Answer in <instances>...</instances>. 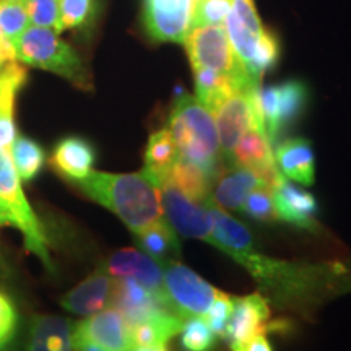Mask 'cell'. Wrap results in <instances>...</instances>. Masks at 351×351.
Segmentation results:
<instances>
[{
  "instance_id": "obj_37",
  "label": "cell",
  "mask_w": 351,
  "mask_h": 351,
  "mask_svg": "<svg viewBox=\"0 0 351 351\" xmlns=\"http://www.w3.org/2000/svg\"><path fill=\"white\" fill-rule=\"evenodd\" d=\"M231 351H274V348H271V343L263 333V335H256L249 340L231 345Z\"/></svg>"
},
{
  "instance_id": "obj_29",
  "label": "cell",
  "mask_w": 351,
  "mask_h": 351,
  "mask_svg": "<svg viewBox=\"0 0 351 351\" xmlns=\"http://www.w3.org/2000/svg\"><path fill=\"white\" fill-rule=\"evenodd\" d=\"M29 26L25 3L0 2V39L16 49L20 38Z\"/></svg>"
},
{
  "instance_id": "obj_17",
  "label": "cell",
  "mask_w": 351,
  "mask_h": 351,
  "mask_svg": "<svg viewBox=\"0 0 351 351\" xmlns=\"http://www.w3.org/2000/svg\"><path fill=\"white\" fill-rule=\"evenodd\" d=\"M103 267L114 278L135 280L158 295H165L163 265L148 254L137 249H121L114 252Z\"/></svg>"
},
{
  "instance_id": "obj_27",
  "label": "cell",
  "mask_w": 351,
  "mask_h": 351,
  "mask_svg": "<svg viewBox=\"0 0 351 351\" xmlns=\"http://www.w3.org/2000/svg\"><path fill=\"white\" fill-rule=\"evenodd\" d=\"M137 241L142 251L155 258L160 263L171 262L181 256V244H179L178 232L169 225L168 219H161L160 223L140 232Z\"/></svg>"
},
{
  "instance_id": "obj_14",
  "label": "cell",
  "mask_w": 351,
  "mask_h": 351,
  "mask_svg": "<svg viewBox=\"0 0 351 351\" xmlns=\"http://www.w3.org/2000/svg\"><path fill=\"white\" fill-rule=\"evenodd\" d=\"M75 335L103 346L108 351H132L130 326L116 307L109 306L75 324Z\"/></svg>"
},
{
  "instance_id": "obj_36",
  "label": "cell",
  "mask_w": 351,
  "mask_h": 351,
  "mask_svg": "<svg viewBox=\"0 0 351 351\" xmlns=\"http://www.w3.org/2000/svg\"><path fill=\"white\" fill-rule=\"evenodd\" d=\"M16 322H19V315H16L15 306L10 298L0 291V350L10 343L16 332Z\"/></svg>"
},
{
  "instance_id": "obj_8",
  "label": "cell",
  "mask_w": 351,
  "mask_h": 351,
  "mask_svg": "<svg viewBox=\"0 0 351 351\" xmlns=\"http://www.w3.org/2000/svg\"><path fill=\"white\" fill-rule=\"evenodd\" d=\"M165 295L182 319L204 317L219 289L182 263L171 261L163 265Z\"/></svg>"
},
{
  "instance_id": "obj_12",
  "label": "cell",
  "mask_w": 351,
  "mask_h": 351,
  "mask_svg": "<svg viewBox=\"0 0 351 351\" xmlns=\"http://www.w3.org/2000/svg\"><path fill=\"white\" fill-rule=\"evenodd\" d=\"M111 306L124 314L129 326L176 313L166 295H158L130 278H116Z\"/></svg>"
},
{
  "instance_id": "obj_23",
  "label": "cell",
  "mask_w": 351,
  "mask_h": 351,
  "mask_svg": "<svg viewBox=\"0 0 351 351\" xmlns=\"http://www.w3.org/2000/svg\"><path fill=\"white\" fill-rule=\"evenodd\" d=\"M258 186L261 182L252 171L230 165V169L217 174L213 194L208 200L223 210L241 212L245 197Z\"/></svg>"
},
{
  "instance_id": "obj_9",
  "label": "cell",
  "mask_w": 351,
  "mask_h": 351,
  "mask_svg": "<svg viewBox=\"0 0 351 351\" xmlns=\"http://www.w3.org/2000/svg\"><path fill=\"white\" fill-rule=\"evenodd\" d=\"M252 91L254 88L232 91V93L219 98L210 108L215 124H217L219 145H221V152L225 158L230 156L232 148L238 145L245 132L251 127H257L256 109L252 104Z\"/></svg>"
},
{
  "instance_id": "obj_33",
  "label": "cell",
  "mask_w": 351,
  "mask_h": 351,
  "mask_svg": "<svg viewBox=\"0 0 351 351\" xmlns=\"http://www.w3.org/2000/svg\"><path fill=\"white\" fill-rule=\"evenodd\" d=\"M231 0H195L191 28L205 25H225Z\"/></svg>"
},
{
  "instance_id": "obj_7",
  "label": "cell",
  "mask_w": 351,
  "mask_h": 351,
  "mask_svg": "<svg viewBox=\"0 0 351 351\" xmlns=\"http://www.w3.org/2000/svg\"><path fill=\"white\" fill-rule=\"evenodd\" d=\"M189 60L194 69H207L239 80L254 83L232 49L226 28L223 25L194 26L184 38ZM256 85V83H254Z\"/></svg>"
},
{
  "instance_id": "obj_38",
  "label": "cell",
  "mask_w": 351,
  "mask_h": 351,
  "mask_svg": "<svg viewBox=\"0 0 351 351\" xmlns=\"http://www.w3.org/2000/svg\"><path fill=\"white\" fill-rule=\"evenodd\" d=\"M12 60H16V49L3 41V39H0V70L7 62H12Z\"/></svg>"
},
{
  "instance_id": "obj_4",
  "label": "cell",
  "mask_w": 351,
  "mask_h": 351,
  "mask_svg": "<svg viewBox=\"0 0 351 351\" xmlns=\"http://www.w3.org/2000/svg\"><path fill=\"white\" fill-rule=\"evenodd\" d=\"M16 60L56 73L80 90L90 91L93 88L80 56L51 28L29 26L16 46Z\"/></svg>"
},
{
  "instance_id": "obj_10",
  "label": "cell",
  "mask_w": 351,
  "mask_h": 351,
  "mask_svg": "<svg viewBox=\"0 0 351 351\" xmlns=\"http://www.w3.org/2000/svg\"><path fill=\"white\" fill-rule=\"evenodd\" d=\"M194 7L195 0H143L145 32L156 43H182Z\"/></svg>"
},
{
  "instance_id": "obj_15",
  "label": "cell",
  "mask_w": 351,
  "mask_h": 351,
  "mask_svg": "<svg viewBox=\"0 0 351 351\" xmlns=\"http://www.w3.org/2000/svg\"><path fill=\"white\" fill-rule=\"evenodd\" d=\"M270 317L269 301L261 293L232 298V313L228 322L225 339L231 346L256 335H263L269 328L267 324Z\"/></svg>"
},
{
  "instance_id": "obj_24",
  "label": "cell",
  "mask_w": 351,
  "mask_h": 351,
  "mask_svg": "<svg viewBox=\"0 0 351 351\" xmlns=\"http://www.w3.org/2000/svg\"><path fill=\"white\" fill-rule=\"evenodd\" d=\"M226 160L231 166L245 168L252 171L254 174L276 165L274 145L267 137L265 132L258 129V127H251L245 132Z\"/></svg>"
},
{
  "instance_id": "obj_18",
  "label": "cell",
  "mask_w": 351,
  "mask_h": 351,
  "mask_svg": "<svg viewBox=\"0 0 351 351\" xmlns=\"http://www.w3.org/2000/svg\"><path fill=\"white\" fill-rule=\"evenodd\" d=\"M26 351H78L75 322L60 315H36L29 326Z\"/></svg>"
},
{
  "instance_id": "obj_21",
  "label": "cell",
  "mask_w": 351,
  "mask_h": 351,
  "mask_svg": "<svg viewBox=\"0 0 351 351\" xmlns=\"http://www.w3.org/2000/svg\"><path fill=\"white\" fill-rule=\"evenodd\" d=\"M26 83V70L19 64V60H12L3 65L0 70V147L10 150L15 142V99L16 95Z\"/></svg>"
},
{
  "instance_id": "obj_6",
  "label": "cell",
  "mask_w": 351,
  "mask_h": 351,
  "mask_svg": "<svg viewBox=\"0 0 351 351\" xmlns=\"http://www.w3.org/2000/svg\"><path fill=\"white\" fill-rule=\"evenodd\" d=\"M309 91L300 80H288L278 85L257 86L252 91L257 127L267 134L271 145H276L280 135L298 121L304 111Z\"/></svg>"
},
{
  "instance_id": "obj_25",
  "label": "cell",
  "mask_w": 351,
  "mask_h": 351,
  "mask_svg": "<svg viewBox=\"0 0 351 351\" xmlns=\"http://www.w3.org/2000/svg\"><path fill=\"white\" fill-rule=\"evenodd\" d=\"M143 173L150 178L156 187L168 182L171 169L179 160V150L173 135L168 129H161L152 134L145 148Z\"/></svg>"
},
{
  "instance_id": "obj_19",
  "label": "cell",
  "mask_w": 351,
  "mask_h": 351,
  "mask_svg": "<svg viewBox=\"0 0 351 351\" xmlns=\"http://www.w3.org/2000/svg\"><path fill=\"white\" fill-rule=\"evenodd\" d=\"M274 200L278 219L301 230H317L319 205L313 194L302 191L301 187L285 181L276 191H274Z\"/></svg>"
},
{
  "instance_id": "obj_40",
  "label": "cell",
  "mask_w": 351,
  "mask_h": 351,
  "mask_svg": "<svg viewBox=\"0 0 351 351\" xmlns=\"http://www.w3.org/2000/svg\"><path fill=\"white\" fill-rule=\"evenodd\" d=\"M132 351H171L168 343H161V345H152V346H137Z\"/></svg>"
},
{
  "instance_id": "obj_42",
  "label": "cell",
  "mask_w": 351,
  "mask_h": 351,
  "mask_svg": "<svg viewBox=\"0 0 351 351\" xmlns=\"http://www.w3.org/2000/svg\"><path fill=\"white\" fill-rule=\"evenodd\" d=\"M0 2H15V3H25V0H0Z\"/></svg>"
},
{
  "instance_id": "obj_20",
  "label": "cell",
  "mask_w": 351,
  "mask_h": 351,
  "mask_svg": "<svg viewBox=\"0 0 351 351\" xmlns=\"http://www.w3.org/2000/svg\"><path fill=\"white\" fill-rule=\"evenodd\" d=\"M95 147L82 137H65L54 147L51 166L69 182H77L93 171Z\"/></svg>"
},
{
  "instance_id": "obj_2",
  "label": "cell",
  "mask_w": 351,
  "mask_h": 351,
  "mask_svg": "<svg viewBox=\"0 0 351 351\" xmlns=\"http://www.w3.org/2000/svg\"><path fill=\"white\" fill-rule=\"evenodd\" d=\"M73 186L88 199L117 215L135 236L165 219L160 189L143 171L130 174L91 171Z\"/></svg>"
},
{
  "instance_id": "obj_35",
  "label": "cell",
  "mask_w": 351,
  "mask_h": 351,
  "mask_svg": "<svg viewBox=\"0 0 351 351\" xmlns=\"http://www.w3.org/2000/svg\"><path fill=\"white\" fill-rule=\"evenodd\" d=\"M231 313H232V296L219 291L218 296L215 298L213 304L210 306V309L207 311V314L204 315L210 328H212L213 333L218 337V339H225Z\"/></svg>"
},
{
  "instance_id": "obj_26",
  "label": "cell",
  "mask_w": 351,
  "mask_h": 351,
  "mask_svg": "<svg viewBox=\"0 0 351 351\" xmlns=\"http://www.w3.org/2000/svg\"><path fill=\"white\" fill-rule=\"evenodd\" d=\"M215 179L217 176L202 168L200 165L179 158L171 169L168 182L179 189L189 199L204 204L210 199V191H212V182Z\"/></svg>"
},
{
  "instance_id": "obj_22",
  "label": "cell",
  "mask_w": 351,
  "mask_h": 351,
  "mask_svg": "<svg viewBox=\"0 0 351 351\" xmlns=\"http://www.w3.org/2000/svg\"><path fill=\"white\" fill-rule=\"evenodd\" d=\"M275 163L285 178L313 186L315 179V158L313 145L306 138H288L275 147Z\"/></svg>"
},
{
  "instance_id": "obj_3",
  "label": "cell",
  "mask_w": 351,
  "mask_h": 351,
  "mask_svg": "<svg viewBox=\"0 0 351 351\" xmlns=\"http://www.w3.org/2000/svg\"><path fill=\"white\" fill-rule=\"evenodd\" d=\"M168 130L178 145L179 158L200 165L215 176L223 152L213 114L202 101L181 93L174 99Z\"/></svg>"
},
{
  "instance_id": "obj_13",
  "label": "cell",
  "mask_w": 351,
  "mask_h": 351,
  "mask_svg": "<svg viewBox=\"0 0 351 351\" xmlns=\"http://www.w3.org/2000/svg\"><path fill=\"white\" fill-rule=\"evenodd\" d=\"M225 23L232 49L249 75V69L265 33L252 0H231V10L228 13Z\"/></svg>"
},
{
  "instance_id": "obj_31",
  "label": "cell",
  "mask_w": 351,
  "mask_h": 351,
  "mask_svg": "<svg viewBox=\"0 0 351 351\" xmlns=\"http://www.w3.org/2000/svg\"><path fill=\"white\" fill-rule=\"evenodd\" d=\"M179 333L184 351H212L217 346L218 337L210 328L205 317H187Z\"/></svg>"
},
{
  "instance_id": "obj_16",
  "label": "cell",
  "mask_w": 351,
  "mask_h": 351,
  "mask_svg": "<svg viewBox=\"0 0 351 351\" xmlns=\"http://www.w3.org/2000/svg\"><path fill=\"white\" fill-rule=\"evenodd\" d=\"M116 278L103 265L62 296L60 306L77 315H93L111 306Z\"/></svg>"
},
{
  "instance_id": "obj_30",
  "label": "cell",
  "mask_w": 351,
  "mask_h": 351,
  "mask_svg": "<svg viewBox=\"0 0 351 351\" xmlns=\"http://www.w3.org/2000/svg\"><path fill=\"white\" fill-rule=\"evenodd\" d=\"M98 0H59V26L57 33L65 29H82L91 23Z\"/></svg>"
},
{
  "instance_id": "obj_41",
  "label": "cell",
  "mask_w": 351,
  "mask_h": 351,
  "mask_svg": "<svg viewBox=\"0 0 351 351\" xmlns=\"http://www.w3.org/2000/svg\"><path fill=\"white\" fill-rule=\"evenodd\" d=\"M5 225H8V221H7V218L3 217L2 210H0V226H5Z\"/></svg>"
},
{
  "instance_id": "obj_5",
  "label": "cell",
  "mask_w": 351,
  "mask_h": 351,
  "mask_svg": "<svg viewBox=\"0 0 351 351\" xmlns=\"http://www.w3.org/2000/svg\"><path fill=\"white\" fill-rule=\"evenodd\" d=\"M0 210L8 226H15L25 239L26 251L33 252L47 270H54L47 238L39 218L26 199L21 179L13 166L10 150L0 147Z\"/></svg>"
},
{
  "instance_id": "obj_39",
  "label": "cell",
  "mask_w": 351,
  "mask_h": 351,
  "mask_svg": "<svg viewBox=\"0 0 351 351\" xmlns=\"http://www.w3.org/2000/svg\"><path fill=\"white\" fill-rule=\"evenodd\" d=\"M77 346H78V351H108L106 348H103V346L93 343V341L90 340H85V339H80V337H77Z\"/></svg>"
},
{
  "instance_id": "obj_11",
  "label": "cell",
  "mask_w": 351,
  "mask_h": 351,
  "mask_svg": "<svg viewBox=\"0 0 351 351\" xmlns=\"http://www.w3.org/2000/svg\"><path fill=\"white\" fill-rule=\"evenodd\" d=\"M160 189L161 207L165 218L184 238L207 241L210 236V217L207 204L189 199L171 182H165Z\"/></svg>"
},
{
  "instance_id": "obj_1",
  "label": "cell",
  "mask_w": 351,
  "mask_h": 351,
  "mask_svg": "<svg viewBox=\"0 0 351 351\" xmlns=\"http://www.w3.org/2000/svg\"><path fill=\"white\" fill-rule=\"evenodd\" d=\"M254 276L275 306L311 309L332 298L351 293V262H291L262 254L254 239L225 252Z\"/></svg>"
},
{
  "instance_id": "obj_28",
  "label": "cell",
  "mask_w": 351,
  "mask_h": 351,
  "mask_svg": "<svg viewBox=\"0 0 351 351\" xmlns=\"http://www.w3.org/2000/svg\"><path fill=\"white\" fill-rule=\"evenodd\" d=\"M10 156L21 181H32L36 178L46 161L41 145L28 137L15 138L10 147Z\"/></svg>"
},
{
  "instance_id": "obj_34",
  "label": "cell",
  "mask_w": 351,
  "mask_h": 351,
  "mask_svg": "<svg viewBox=\"0 0 351 351\" xmlns=\"http://www.w3.org/2000/svg\"><path fill=\"white\" fill-rule=\"evenodd\" d=\"M29 25L51 28L57 33L59 26V0H25Z\"/></svg>"
},
{
  "instance_id": "obj_32",
  "label": "cell",
  "mask_w": 351,
  "mask_h": 351,
  "mask_svg": "<svg viewBox=\"0 0 351 351\" xmlns=\"http://www.w3.org/2000/svg\"><path fill=\"white\" fill-rule=\"evenodd\" d=\"M245 217L256 219L261 223H271L278 219L276 207L274 200V192L265 186H258L245 197L243 208H241Z\"/></svg>"
}]
</instances>
